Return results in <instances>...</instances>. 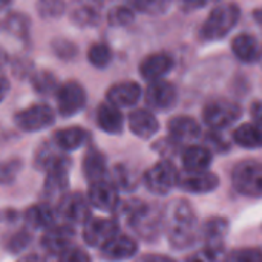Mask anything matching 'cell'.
Masks as SVG:
<instances>
[{
  "instance_id": "obj_1",
  "label": "cell",
  "mask_w": 262,
  "mask_h": 262,
  "mask_svg": "<svg viewBox=\"0 0 262 262\" xmlns=\"http://www.w3.org/2000/svg\"><path fill=\"white\" fill-rule=\"evenodd\" d=\"M164 226L170 246L178 250L187 249L195 244L201 233L195 210L184 200H175L167 206Z\"/></svg>"
},
{
  "instance_id": "obj_2",
  "label": "cell",
  "mask_w": 262,
  "mask_h": 262,
  "mask_svg": "<svg viewBox=\"0 0 262 262\" xmlns=\"http://www.w3.org/2000/svg\"><path fill=\"white\" fill-rule=\"evenodd\" d=\"M241 11L235 3H221L215 6L200 28L203 41H216L224 38L238 23Z\"/></svg>"
},
{
  "instance_id": "obj_3",
  "label": "cell",
  "mask_w": 262,
  "mask_h": 262,
  "mask_svg": "<svg viewBox=\"0 0 262 262\" xmlns=\"http://www.w3.org/2000/svg\"><path fill=\"white\" fill-rule=\"evenodd\" d=\"M120 216L126 220L129 227L144 239H152L158 233L160 216L143 201L130 200L118 206Z\"/></svg>"
},
{
  "instance_id": "obj_4",
  "label": "cell",
  "mask_w": 262,
  "mask_h": 262,
  "mask_svg": "<svg viewBox=\"0 0 262 262\" xmlns=\"http://www.w3.org/2000/svg\"><path fill=\"white\" fill-rule=\"evenodd\" d=\"M232 183L238 193L250 198H262V163L247 160L239 163L232 173Z\"/></svg>"
},
{
  "instance_id": "obj_5",
  "label": "cell",
  "mask_w": 262,
  "mask_h": 262,
  "mask_svg": "<svg viewBox=\"0 0 262 262\" xmlns=\"http://www.w3.org/2000/svg\"><path fill=\"white\" fill-rule=\"evenodd\" d=\"M241 106L230 100H213L203 109V121L215 130H223L241 117Z\"/></svg>"
},
{
  "instance_id": "obj_6",
  "label": "cell",
  "mask_w": 262,
  "mask_h": 262,
  "mask_svg": "<svg viewBox=\"0 0 262 262\" xmlns=\"http://www.w3.org/2000/svg\"><path fill=\"white\" fill-rule=\"evenodd\" d=\"M180 173L170 160H163L144 173V186L155 195H167L178 186Z\"/></svg>"
},
{
  "instance_id": "obj_7",
  "label": "cell",
  "mask_w": 262,
  "mask_h": 262,
  "mask_svg": "<svg viewBox=\"0 0 262 262\" xmlns=\"http://www.w3.org/2000/svg\"><path fill=\"white\" fill-rule=\"evenodd\" d=\"M14 121L25 132H37L49 127L55 121V114L48 104H32L18 111L14 117Z\"/></svg>"
},
{
  "instance_id": "obj_8",
  "label": "cell",
  "mask_w": 262,
  "mask_h": 262,
  "mask_svg": "<svg viewBox=\"0 0 262 262\" xmlns=\"http://www.w3.org/2000/svg\"><path fill=\"white\" fill-rule=\"evenodd\" d=\"M86 104V92L77 81H66L57 89V106L63 117L78 114Z\"/></svg>"
},
{
  "instance_id": "obj_9",
  "label": "cell",
  "mask_w": 262,
  "mask_h": 262,
  "mask_svg": "<svg viewBox=\"0 0 262 262\" xmlns=\"http://www.w3.org/2000/svg\"><path fill=\"white\" fill-rule=\"evenodd\" d=\"M91 204L88 201V196H84L80 192L75 193H68L63 195L58 201V209L57 213L66 220L68 223H88L91 216Z\"/></svg>"
},
{
  "instance_id": "obj_10",
  "label": "cell",
  "mask_w": 262,
  "mask_h": 262,
  "mask_svg": "<svg viewBox=\"0 0 262 262\" xmlns=\"http://www.w3.org/2000/svg\"><path fill=\"white\" fill-rule=\"evenodd\" d=\"M120 226L111 218H94L89 220L83 230V239L91 247H103L114 236L118 235Z\"/></svg>"
},
{
  "instance_id": "obj_11",
  "label": "cell",
  "mask_w": 262,
  "mask_h": 262,
  "mask_svg": "<svg viewBox=\"0 0 262 262\" xmlns=\"http://www.w3.org/2000/svg\"><path fill=\"white\" fill-rule=\"evenodd\" d=\"M144 97H146L144 100L147 106L160 112L172 109L178 101V92L175 86L166 80H158V81L150 83L146 89Z\"/></svg>"
},
{
  "instance_id": "obj_12",
  "label": "cell",
  "mask_w": 262,
  "mask_h": 262,
  "mask_svg": "<svg viewBox=\"0 0 262 262\" xmlns=\"http://www.w3.org/2000/svg\"><path fill=\"white\" fill-rule=\"evenodd\" d=\"M88 201L91 206L103 212H114L120 206L118 189L112 184V181L107 180L92 183L88 192Z\"/></svg>"
},
{
  "instance_id": "obj_13",
  "label": "cell",
  "mask_w": 262,
  "mask_h": 262,
  "mask_svg": "<svg viewBox=\"0 0 262 262\" xmlns=\"http://www.w3.org/2000/svg\"><path fill=\"white\" fill-rule=\"evenodd\" d=\"M74 238H75V230L69 224L52 226L43 235L41 246L51 255H61L63 252L72 247Z\"/></svg>"
},
{
  "instance_id": "obj_14",
  "label": "cell",
  "mask_w": 262,
  "mask_h": 262,
  "mask_svg": "<svg viewBox=\"0 0 262 262\" xmlns=\"http://www.w3.org/2000/svg\"><path fill=\"white\" fill-rule=\"evenodd\" d=\"M167 129H169V135H170L169 138L172 141H175L177 144L192 143V141L198 140L201 135L200 123L189 115H177V117L170 118Z\"/></svg>"
},
{
  "instance_id": "obj_15",
  "label": "cell",
  "mask_w": 262,
  "mask_h": 262,
  "mask_svg": "<svg viewBox=\"0 0 262 262\" xmlns=\"http://www.w3.org/2000/svg\"><path fill=\"white\" fill-rule=\"evenodd\" d=\"M172 68H173V58L167 52H155L147 55L140 63V74L146 81L154 83L163 80V77L169 74Z\"/></svg>"
},
{
  "instance_id": "obj_16",
  "label": "cell",
  "mask_w": 262,
  "mask_h": 262,
  "mask_svg": "<svg viewBox=\"0 0 262 262\" xmlns=\"http://www.w3.org/2000/svg\"><path fill=\"white\" fill-rule=\"evenodd\" d=\"M138 252V246L134 238L127 235H117L101 247V258L104 261L120 262L132 258Z\"/></svg>"
},
{
  "instance_id": "obj_17",
  "label": "cell",
  "mask_w": 262,
  "mask_h": 262,
  "mask_svg": "<svg viewBox=\"0 0 262 262\" xmlns=\"http://www.w3.org/2000/svg\"><path fill=\"white\" fill-rule=\"evenodd\" d=\"M69 169H71V161L66 157L46 172V180L43 187L46 196L49 198H55L58 195L63 196V192L68 189V183H69Z\"/></svg>"
},
{
  "instance_id": "obj_18",
  "label": "cell",
  "mask_w": 262,
  "mask_h": 262,
  "mask_svg": "<svg viewBox=\"0 0 262 262\" xmlns=\"http://www.w3.org/2000/svg\"><path fill=\"white\" fill-rule=\"evenodd\" d=\"M220 186L218 175L212 172L187 173L184 172L178 178V187L189 193H209Z\"/></svg>"
},
{
  "instance_id": "obj_19",
  "label": "cell",
  "mask_w": 262,
  "mask_h": 262,
  "mask_svg": "<svg viewBox=\"0 0 262 262\" xmlns=\"http://www.w3.org/2000/svg\"><path fill=\"white\" fill-rule=\"evenodd\" d=\"M141 97V88L135 81H121L109 88L106 98L107 103L115 107H130L137 104Z\"/></svg>"
},
{
  "instance_id": "obj_20",
  "label": "cell",
  "mask_w": 262,
  "mask_h": 262,
  "mask_svg": "<svg viewBox=\"0 0 262 262\" xmlns=\"http://www.w3.org/2000/svg\"><path fill=\"white\" fill-rule=\"evenodd\" d=\"M129 127L137 137L147 140L158 132L160 124L157 117L150 111L135 109L129 114Z\"/></svg>"
},
{
  "instance_id": "obj_21",
  "label": "cell",
  "mask_w": 262,
  "mask_h": 262,
  "mask_svg": "<svg viewBox=\"0 0 262 262\" xmlns=\"http://www.w3.org/2000/svg\"><path fill=\"white\" fill-rule=\"evenodd\" d=\"M212 158L210 149L204 146H189L181 155L183 167L187 173L207 172L212 164Z\"/></svg>"
},
{
  "instance_id": "obj_22",
  "label": "cell",
  "mask_w": 262,
  "mask_h": 262,
  "mask_svg": "<svg viewBox=\"0 0 262 262\" xmlns=\"http://www.w3.org/2000/svg\"><path fill=\"white\" fill-rule=\"evenodd\" d=\"M232 51L236 55V58H239L244 63H255L259 60L261 57V45L256 40L255 35L243 32L239 35H236L232 41Z\"/></svg>"
},
{
  "instance_id": "obj_23",
  "label": "cell",
  "mask_w": 262,
  "mask_h": 262,
  "mask_svg": "<svg viewBox=\"0 0 262 262\" xmlns=\"http://www.w3.org/2000/svg\"><path fill=\"white\" fill-rule=\"evenodd\" d=\"M97 124L103 132L111 135H118L123 132L124 118L118 107L109 103H103L97 111Z\"/></svg>"
},
{
  "instance_id": "obj_24",
  "label": "cell",
  "mask_w": 262,
  "mask_h": 262,
  "mask_svg": "<svg viewBox=\"0 0 262 262\" xmlns=\"http://www.w3.org/2000/svg\"><path fill=\"white\" fill-rule=\"evenodd\" d=\"M229 232V223L224 218H210L201 226V236L204 241V247L223 249L224 239Z\"/></svg>"
},
{
  "instance_id": "obj_25",
  "label": "cell",
  "mask_w": 262,
  "mask_h": 262,
  "mask_svg": "<svg viewBox=\"0 0 262 262\" xmlns=\"http://www.w3.org/2000/svg\"><path fill=\"white\" fill-rule=\"evenodd\" d=\"M81 166H83V175L86 177V180L91 181V184L104 180L106 170H107V164H106V157L100 150L91 147L84 154Z\"/></svg>"
},
{
  "instance_id": "obj_26",
  "label": "cell",
  "mask_w": 262,
  "mask_h": 262,
  "mask_svg": "<svg viewBox=\"0 0 262 262\" xmlns=\"http://www.w3.org/2000/svg\"><path fill=\"white\" fill-rule=\"evenodd\" d=\"M88 137H89L88 130L78 126H72L57 130L54 134V143L60 150H75L86 143Z\"/></svg>"
},
{
  "instance_id": "obj_27",
  "label": "cell",
  "mask_w": 262,
  "mask_h": 262,
  "mask_svg": "<svg viewBox=\"0 0 262 262\" xmlns=\"http://www.w3.org/2000/svg\"><path fill=\"white\" fill-rule=\"evenodd\" d=\"M233 141L244 149L262 147V127L256 123H244L233 132Z\"/></svg>"
},
{
  "instance_id": "obj_28",
  "label": "cell",
  "mask_w": 262,
  "mask_h": 262,
  "mask_svg": "<svg viewBox=\"0 0 262 262\" xmlns=\"http://www.w3.org/2000/svg\"><path fill=\"white\" fill-rule=\"evenodd\" d=\"M26 223L34 229H49L54 226L55 221V212L49 204L40 203L35 206H31L25 213Z\"/></svg>"
},
{
  "instance_id": "obj_29",
  "label": "cell",
  "mask_w": 262,
  "mask_h": 262,
  "mask_svg": "<svg viewBox=\"0 0 262 262\" xmlns=\"http://www.w3.org/2000/svg\"><path fill=\"white\" fill-rule=\"evenodd\" d=\"M63 158L66 157L60 152L55 143H43L35 152V167L48 172L52 166L60 163Z\"/></svg>"
},
{
  "instance_id": "obj_30",
  "label": "cell",
  "mask_w": 262,
  "mask_h": 262,
  "mask_svg": "<svg viewBox=\"0 0 262 262\" xmlns=\"http://www.w3.org/2000/svg\"><path fill=\"white\" fill-rule=\"evenodd\" d=\"M112 184L117 189H123L126 192H130L137 189L138 178L134 169H130L127 164H117L112 170Z\"/></svg>"
},
{
  "instance_id": "obj_31",
  "label": "cell",
  "mask_w": 262,
  "mask_h": 262,
  "mask_svg": "<svg viewBox=\"0 0 262 262\" xmlns=\"http://www.w3.org/2000/svg\"><path fill=\"white\" fill-rule=\"evenodd\" d=\"M71 20L78 28H94L100 21V12L91 5H83L72 11Z\"/></svg>"
},
{
  "instance_id": "obj_32",
  "label": "cell",
  "mask_w": 262,
  "mask_h": 262,
  "mask_svg": "<svg viewBox=\"0 0 262 262\" xmlns=\"http://www.w3.org/2000/svg\"><path fill=\"white\" fill-rule=\"evenodd\" d=\"M29 18L21 12H9L5 18V28L18 38H26L29 34Z\"/></svg>"
},
{
  "instance_id": "obj_33",
  "label": "cell",
  "mask_w": 262,
  "mask_h": 262,
  "mask_svg": "<svg viewBox=\"0 0 262 262\" xmlns=\"http://www.w3.org/2000/svg\"><path fill=\"white\" fill-rule=\"evenodd\" d=\"M31 81H32V88L34 91H37L38 94H51L54 91L58 89V84H57V78L52 72H48V71H37L32 74L31 77Z\"/></svg>"
},
{
  "instance_id": "obj_34",
  "label": "cell",
  "mask_w": 262,
  "mask_h": 262,
  "mask_svg": "<svg viewBox=\"0 0 262 262\" xmlns=\"http://www.w3.org/2000/svg\"><path fill=\"white\" fill-rule=\"evenodd\" d=\"M88 58L95 68H106L112 60V51L106 43H94L88 51Z\"/></svg>"
},
{
  "instance_id": "obj_35",
  "label": "cell",
  "mask_w": 262,
  "mask_h": 262,
  "mask_svg": "<svg viewBox=\"0 0 262 262\" xmlns=\"http://www.w3.org/2000/svg\"><path fill=\"white\" fill-rule=\"evenodd\" d=\"M135 12L129 6H115L107 14V21L112 26H127L134 21Z\"/></svg>"
},
{
  "instance_id": "obj_36",
  "label": "cell",
  "mask_w": 262,
  "mask_h": 262,
  "mask_svg": "<svg viewBox=\"0 0 262 262\" xmlns=\"http://www.w3.org/2000/svg\"><path fill=\"white\" fill-rule=\"evenodd\" d=\"M187 262H227V255L224 247L215 249V247H204L203 250L192 255Z\"/></svg>"
},
{
  "instance_id": "obj_37",
  "label": "cell",
  "mask_w": 262,
  "mask_h": 262,
  "mask_svg": "<svg viewBox=\"0 0 262 262\" xmlns=\"http://www.w3.org/2000/svg\"><path fill=\"white\" fill-rule=\"evenodd\" d=\"M227 262H262V250L256 247H243L233 250L227 256Z\"/></svg>"
},
{
  "instance_id": "obj_38",
  "label": "cell",
  "mask_w": 262,
  "mask_h": 262,
  "mask_svg": "<svg viewBox=\"0 0 262 262\" xmlns=\"http://www.w3.org/2000/svg\"><path fill=\"white\" fill-rule=\"evenodd\" d=\"M37 9H38L41 17H45V18H55V17H60L64 12L66 5L63 2L45 0V2H38L37 3Z\"/></svg>"
},
{
  "instance_id": "obj_39",
  "label": "cell",
  "mask_w": 262,
  "mask_h": 262,
  "mask_svg": "<svg viewBox=\"0 0 262 262\" xmlns=\"http://www.w3.org/2000/svg\"><path fill=\"white\" fill-rule=\"evenodd\" d=\"M52 52L61 60H71L77 55V46L64 38H55L52 41Z\"/></svg>"
},
{
  "instance_id": "obj_40",
  "label": "cell",
  "mask_w": 262,
  "mask_h": 262,
  "mask_svg": "<svg viewBox=\"0 0 262 262\" xmlns=\"http://www.w3.org/2000/svg\"><path fill=\"white\" fill-rule=\"evenodd\" d=\"M29 241H31V235L26 230H18V232L12 233L5 241V247H6V250H9L12 253H18V252H21L23 249L28 247Z\"/></svg>"
},
{
  "instance_id": "obj_41",
  "label": "cell",
  "mask_w": 262,
  "mask_h": 262,
  "mask_svg": "<svg viewBox=\"0 0 262 262\" xmlns=\"http://www.w3.org/2000/svg\"><path fill=\"white\" fill-rule=\"evenodd\" d=\"M21 163L18 160H9V161H2L0 163V184H8L11 183L15 175L20 172Z\"/></svg>"
},
{
  "instance_id": "obj_42",
  "label": "cell",
  "mask_w": 262,
  "mask_h": 262,
  "mask_svg": "<svg viewBox=\"0 0 262 262\" xmlns=\"http://www.w3.org/2000/svg\"><path fill=\"white\" fill-rule=\"evenodd\" d=\"M132 8H135L140 12L144 14H163L167 8V2H152V0H143V2H132Z\"/></svg>"
},
{
  "instance_id": "obj_43",
  "label": "cell",
  "mask_w": 262,
  "mask_h": 262,
  "mask_svg": "<svg viewBox=\"0 0 262 262\" xmlns=\"http://www.w3.org/2000/svg\"><path fill=\"white\" fill-rule=\"evenodd\" d=\"M57 262H91V256L78 247H71L61 255H58Z\"/></svg>"
},
{
  "instance_id": "obj_44",
  "label": "cell",
  "mask_w": 262,
  "mask_h": 262,
  "mask_svg": "<svg viewBox=\"0 0 262 262\" xmlns=\"http://www.w3.org/2000/svg\"><path fill=\"white\" fill-rule=\"evenodd\" d=\"M137 262H175L172 261L170 258H166V256H160V255H146V256H141Z\"/></svg>"
},
{
  "instance_id": "obj_45",
  "label": "cell",
  "mask_w": 262,
  "mask_h": 262,
  "mask_svg": "<svg viewBox=\"0 0 262 262\" xmlns=\"http://www.w3.org/2000/svg\"><path fill=\"white\" fill-rule=\"evenodd\" d=\"M252 115H253V118H255L256 124H259V126L262 127V103L261 101H258V103H255V104L252 106Z\"/></svg>"
},
{
  "instance_id": "obj_46",
  "label": "cell",
  "mask_w": 262,
  "mask_h": 262,
  "mask_svg": "<svg viewBox=\"0 0 262 262\" xmlns=\"http://www.w3.org/2000/svg\"><path fill=\"white\" fill-rule=\"evenodd\" d=\"M8 92H9V81L0 75V103L3 101V98L6 97Z\"/></svg>"
},
{
  "instance_id": "obj_47",
  "label": "cell",
  "mask_w": 262,
  "mask_h": 262,
  "mask_svg": "<svg viewBox=\"0 0 262 262\" xmlns=\"http://www.w3.org/2000/svg\"><path fill=\"white\" fill-rule=\"evenodd\" d=\"M17 262H46V259L38 256V255H25L23 258H20Z\"/></svg>"
},
{
  "instance_id": "obj_48",
  "label": "cell",
  "mask_w": 262,
  "mask_h": 262,
  "mask_svg": "<svg viewBox=\"0 0 262 262\" xmlns=\"http://www.w3.org/2000/svg\"><path fill=\"white\" fill-rule=\"evenodd\" d=\"M255 20L261 25V28H262V6L261 8H258V9H255Z\"/></svg>"
},
{
  "instance_id": "obj_49",
  "label": "cell",
  "mask_w": 262,
  "mask_h": 262,
  "mask_svg": "<svg viewBox=\"0 0 262 262\" xmlns=\"http://www.w3.org/2000/svg\"><path fill=\"white\" fill-rule=\"evenodd\" d=\"M6 61H8V58H6V54H5V51L0 48V69L6 64Z\"/></svg>"
},
{
  "instance_id": "obj_50",
  "label": "cell",
  "mask_w": 262,
  "mask_h": 262,
  "mask_svg": "<svg viewBox=\"0 0 262 262\" xmlns=\"http://www.w3.org/2000/svg\"><path fill=\"white\" fill-rule=\"evenodd\" d=\"M11 5V2H8V0H0V9H3V8H8Z\"/></svg>"
}]
</instances>
